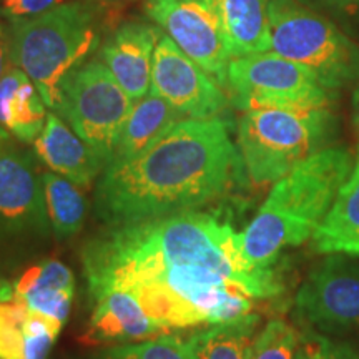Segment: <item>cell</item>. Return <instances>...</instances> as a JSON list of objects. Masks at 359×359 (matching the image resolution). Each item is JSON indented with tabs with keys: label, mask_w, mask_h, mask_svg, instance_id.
<instances>
[{
	"label": "cell",
	"mask_w": 359,
	"mask_h": 359,
	"mask_svg": "<svg viewBox=\"0 0 359 359\" xmlns=\"http://www.w3.org/2000/svg\"><path fill=\"white\" fill-rule=\"evenodd\" d=\"M62 327L60 321L32 311L11 286L0 288V359H45Z\"/></svg>",
	"instance_id": "obj_15"
},
{
	"label": "cell",
	"mask_w": 359,
	"mask_h": 359,
	"mask_svg": "<svg viewBox=\"0 0 359 359\" xmlns=\"http://www.w3.org/2000/svg\"><path fill=\"white\" fill-rule=\"evenodd\" d=\"M57 4L60 0H0V15L15 22L39 15Z\"/></svg>",
	"instance_id": "obj_27"
},
{
	"label": "cell",
	"mask_w": 359,
	"mask_h": 359,
	"mask_svg": "<svg viewBox=\"0 0 359 359\" xmlns=\"http://www.w3.org/2000/svg\"><path fill=\"white\" fill-rule=\"evenodd\" d=\"M226 88L240 110H308L330 107L333 95L311 70L275 52L231 58Z\"/></svg>",
	"instance_id": "obj_8"
},
{
	"label": "cell",
	"mask_w": 359,
	"mask_h": 359,
	"mask_svg": "<svg viewBox=\"0 0 359 359\" xmlns=\"http://www.w3.org/2000/svg\"><path fill=\"white\" fill-rule=\"evenodd\" d=\"M8 142H11L8 140V132L0 125V154L8 150Z\"/></svg>",
	"instance_id": "obj_32"
},
{
	"label": "cell",
	"mask_w": 359,
	"mask_h": 359,
	"mask_svg": "<svg viewBox=\"0 0 359 359\" xmlns=\"http://www.w3.org/2000/svg\"><path fill=\"white\" fill-rule=\"evenodd\" d=\"M42 177L30 155L15 150L0 154V268L27 246L47 235Z\"/></svg>",
	"instance_id": "obj_9"
},
{
	"label": "cell",
	"mask_w": 359,
	"mask_h": 359,
	"mask_svg": "<svg viewBox=\"0 0 359 359\" xmlns=\"http://www.w3.org/2000/svg\"><path fill=\"white\" fill-rule=\"evenodd\" d=\"M133 105L135 100L109 67L93 60L79 65L64 79L57 110L109 167Z\"/></svg>",
	"instance_id": "obj_7"
},
{
	"label": "cell",
	"mask_w": 359,
	"mask_h": 359,
	"mask_svg": "<svg viewBox=\"0 0 359 359\" xmlns=\"http://www.w3.org/2000/svg\"><path fill=\"white\" fill-rule=\"evenodd\" d=\"M35 154L53 170L79 187H90L105 167V160L67 127L55 114L47 115L42 133L34 142Z\"/></svg>",
	"instance_id": "obj_16"
},
{
	"label": "cell",
	"mask_w": 359,
	"mask_h": 359,
	"mask_svg": "<svg viewBox=\"0 0 359 359\" xmlns=\"http://www.w3.org/2000/svg\"><path fill=\"white\" fill-rule=\"evenodd\" d=\"M12 291L32 311L65 325L74 302L75 280L67 264L57 259H45L27 268L13 283Z\"/></svg>",
	"instance_id": "obj_17"
},
{
	"label": "cell",
	"mask_w": 359,
	"mask_h": 359,
	"mask_svg": "<svg viewBox=\"0 0 359 359\" xmlns=\"http://www.w3.org/2000/svg\"><path fill=\"white\" fill-rule=\"evenodd\" d=\"M241 155L219 116L183 118L142 154L110 163L97 188V217L122 226L200 210L240 177Z\"/></svg>",
	"instance_id": "obj_2"
},
{
	"label": "cell",
	"mask_w": 359,
	"mask_h": 359,
	"mask_svg": "<svg viewBox=\"0 0 359 359\" xmlns=\"http://www.w3.org/2000/svg\"><path fill=\"white\" fill-rule=\"evenodd\" d=\"M271 50L302 64L331 92L359 80V47L302 0H269Z\"/></svg>",
	"instance_id": "obj_6"
},
{
	"label": "cell",
	"mask_w": 359,
	"mask_h": 359,
	"mask_svg": "<svg viewBox=\"0 0 359 359\" xmlns=\"http://www.w3.org/2000/svg\"><path fill=\"white\" fill-rule=\"evenodd\" d=\"M80 2H87L92 4L102 11H118V8L127 7L130 4L138 2V0H80Z\"/></svg>",
	"instance_id": "obj_30"
},
{
	"label": "cell",
	"mask_w": 359,
	"mask_h": 359,
	"mask_svg": "<svg viewBox=\"0 0 359 359\" xmlns=\"http://www.w3.org/2000/svg\"><path fill=\"white\" fill-rule=\"evenodd\" d=\"M42 188L47 217L58 238H69L83 226L85 205L79 185L58 173H43Z\"/></svg>",
	"instance_id": "obj_23"
},
{
	"label": "cell",
	"mask_w": 359,
	"mask_h": 359,
	"mask_svg": "<svg viewBox=\"0 0 359 359\" xmlns=\"http://www.w3.org/2000/svg\"><path fill=\"white\" fill-rule=\"evenodd\" d=\"M102 12L75 0L13 22L11 60L32 80L50 109L57 110L64 79L100 42Z\"/></svg>",
	"instance_id": "obj_4"
},
{
	"label": "cell",
	"mask_w": 359,
	"mask_h": 359,
	"mask_svg": "<svg viewBox=\"0 0 359 359\" xmlns=\"http://www.w3.org/2000/svg\"><path fill=\"white\" fill-rule=\"evenodd\" d=\"M183 118L185 116L150 88L145 97L135 102L110 163L133 158L142 154L156 138Z\"/></svg>",
	"instance_id": "obj_21"
},
{
	"label": "cell",
	"mask_w": 359,
	"mask_h": 359,
	"mask_svg": "<svg viewBox=\"0 0 359 359\" xmlns=\"http://www.w3.org/2000/svg\"><path fill=\"white\" fill-rule=\"evenodd\" d=\"M296 314L327 334L359 331V262L331 253L309 273L296 294Z\"/></svg>",
	"instance_id": "obj_10"
},
{
	"label": "cell",
	"mask_w": 359,
	"mask_h": 359,
	"mask_svg": "<svg viewBox=\"0 0 359 359\" xmlns=\"http://www.w3.org/2000/svg\"><path fill=\"white\" fill-rule=\"evenodd\" d=\"M8 57H11V37H8L6 27L0 24V80L7 74Z\"/></svg>",
	"instance_id": "obj_29"
},
{
	"label": "cell",
	"mask_w": 359,
	"mask_h": 359,
	"mask_svg": "<svg viewBox=\"0 0 359 359\" xmlns=\"http://www.w3.org/2000/svg\"><path fill=\"white\" fill-rule=\"evenodd\" d=\"M161 30L143 22H125L103 45V64L135 102L151 88V62Z\"/></svg>",
	"instance_id": "obj_14"
},
{
	"label": "cell",
	"mask_w": 359,
	"mask_h": 359,
	"mask_svg": "<svg viewBox=\"0 0 359 359\" xmlns=\"http://www.w3.org/2000/svg\"><path fill=\"white\" fill-rule=\"evenodd\" d=\"M313 8H325V11L343 13V15H359V0H302Z\"/></svg>",
	"instance_id": "obj_28"
},
{
	"label": "cell",
	"mask_w": 359,
	"mask_h": 359,
	"mask_svg": "<svg viewBox=\"0 0 359 359\" xmlns=\"http://www.w3.org/2000/svg\"><path fill=\"white\" fill-rule=\"evenodd\" d=\"M45 102L35 83L19 67L0 80V125L22 142L34 143L47 122Z\"/></svg>",
	"instance_id": "obj_18"
},
{
	"label": "cell",
	"mask_w": 359,
	"mask_h": 359,
	"mask_svg": "<svg viewBox=\"0 0 359 359\" xmlns=\"http://www.w3.org/2000/svg\"><path fill=\"white\" fill-rule=\"evenodd\" d=\"M95 299L88 330L82 341L88 346L128 344L167 334L132 291L105 288L92 293Z\"/></svg>",
	"instance_id": "obj_13"
},
{
	"label": "cell",
	"mask_w": 359,
	"mask_h": 359,
	"mask_svg": "<svg viewBox=\"0 0 359 359\" xmlns=\"http://www.w3.org/2000/svg\"><path fill=\"white\" fill-rule=\"evenodd\" d=\"M302 346L308 359H359V349L353 344L333 341L311 330L302 336Z\"/></svg>",
	"instance_id": "obj_26"
},
{
	"label": "cell",
	"mask_w": 359,
	"mask_h": 359,
	"mask_svg": "<svg viewBox=\"0 0 359 359\" xmlns=\"http://www.w3.org/2000/svg\"><path fill=\"white\" fill-rule=\"evenodd\" d=\"M100 359H196V354L190 339L167 333L138 343L111 346L102 353Z\"/></svg>",
	"instance_id": "obj_24"
},
{
	"label": "cell",
	"mask_w": 359,
	"mask_h": 359,
	"mask_svg": "<svg viewBox=\"0 0 359 359\" xmlns=\"http://www.w3.org/2000/svg\"><path fill=\"white\" fill-rule=\"evenodd\" d=\"M353 170V155L344 147H326L296 165L241 233L245 257L269 268L286 248L313 238Z\"/></svg>",
	"instance_id": "obj_3"
},
{
	"label": "cell",
	"mask_w": 359,
	"mask_h": 359,
	"mask_svg": "<svg viewBox=\"0 0 359 359\" xmlns=\"http://www.w3.org/2000/svg\"><path fill=\"white\" fill-rule=\"evenodd\" d=\"M313 250L323 255L359 257V167H354L326 218L311 238Z\"/></svg>",
	"instance_id": "obj_19"
},
{
	"label": "cell",
	"mask_w": 359,
	"mask_h": 359,
	"mask_svg": "<svg viewBox=\"0 0 359 359\" xmlns=\"http://www.w3.org/2000/svg\"><path fill=\"white\" fill-rule=\"evenodd\" d=\"M90 293L128 290L167 333L251 314L278 296V273L245 257L241 233L212 213L183 212L115 226L83 251Z\"/></svg>",
	"instance_id": "obj_1"
},
{
	"label": "cell",
	"mask_w": 359,
	"mask_h": 359,
	"mask_svg": "<svg viewBox=\"0 0 359 359\" xmlns=\"http://www.w3.org/2000/svg\"><path fill=\"white\" fill-rule=\"evenodd\" d=\"M151 90L185 118H213L226 109L222 85L195 64L168 35H161L155 47Z\"/></svg>",
	"instance_id": "obj_12"
},
{
	"label": "cell",
	"mask_w": 359,
	"mask_h": 359,
	"mask_svg": "<svg viewBox=\"0 0 359 359\" xmlns=\"http://www.w3.org/2000/svg\"><path fill=\"white\" fill-rule=\"evenodd\" d=\"M258 326L259 316L246 314L193 334L190 341L196 359H251Z\"/></svg>",
	"instance_id": "obj_22"
},
{
	"label": "cell",
	"mask_w": 359,
	"mask_h": 359,
	"mask_svg": "<svg viewBox=\"0 0 359 359\" xmlns=\"http://www.w3.org/2000/svg\"><path fill=\"white\" fill-rule=\"evenodd\" d=\"M145 12L195 64L226 87L231 55L217 0H147Z\"/></svg>",
	"instance_id": "obj_11"
},
{
	"label": "cell",
	"mask_w": 359,
	"mask_h": 359,
	"mask_svg": "<svg viewBox=\"0 0 359 359\" xmlns=\"http://www.w3.org/2000/svg\"><path fill=\"white\" fill-rule=\"evenodd\" d=\"M351 115H353V125L356 128V132L359 135V85L354 90L353 93V100H351Z\"/></svg>",
	"instance_id": "obj_31"
},
{
	"label": "cell",
	"mask_w": 359,
	"mask_h": 359,
	"mask_svg": "<svg viewBox=\"0 0 359 359\" xmlns=\"http://www.w3.org/2000/svg\"><path fill=\"white\" fill-rule=\"evenodd\" d=\"M354 167H359V148H358V160H356V165Z\"/></svg>",
	"instance_id": "obj_34"
},
{
	"label": "cell",
	"mask_w": 359,
	"mask_h": 359,
	"mask_svg": "<svg viewBox=\"0 0 359 359\" xmlns=\"http://www.w3.org/2000/svg\"><path fill=\"white\" fill-rule=\"evenodd\" d=\"M336 116L330 107L308 110H246L238 122V150L255 185L286 177L296 165L330 147Z\"/></svg>",
	"instance_id": "obj_5"
},
{
	"label": "cell",
	"mask_w": 359,
	"mask_h": 359,
	"mask_svg": "<svg viewBox=\"0 0 359 359\" xmlns=\"http://www.w3.org/2000/svg\"><path fill=\"white\" fill-rule=\"evenodd\" d=\"M268 4L269 0H217L231 58L271 50Z\"/></svg>",
	"instance_id": "obj_20"
},
{
	"label": "cell",
	"mask_w": 359,
	"mask_h": 359,
	"mask_svg": "<svg viewBox=\"0 0 359 359\" xmlns=\"http://www.w3.org/2000/svg\"><path fill=\"white\" fill-rule=\"evenodd\" d=\"M302 336L283 320H271L257 334L251 348V359H296Z\"/></svg>",
	"instance_id": "obj_25"
},
{
	"label": "cell",
	"mask_w": 359,
	"mask_h": 359,
	"mask_svg": "<svg viewBox=\"0 0 359 359\" xmlns=\"http://www.w3.org/2000/svg\"><path fill=\"white\" fill-rule=\"evenodd\" d=\"M296 359H308V356H306V353H304L303 346H299L298 354H296Z\"/></svg>",
	"instance_id": "obj_33"
}]
</instances>
